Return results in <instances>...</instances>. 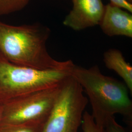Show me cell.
Listing matches in <instances>:
<instances>
[{"mask_svg":"<svg viewBox=\"0 0 132 132\" xmlns=\"http://www.w3.org/2000/svg\"><path fill=\"white\" fill-rule=\"evenodd\" d=\"M104 128L105 132H128L125 128L117 122L114 117L106 120Z\"/></svg>","mask_w":132,"mask_h":132,"instance_id":"cell-12","label":"cell"},{"mask_svg":"<svg viewBox=\"0 0 132 132\" xmlns=\"http://www.w3.org/2000/svg\"><path fill=\"white\" fill-rule=\"evenodd\" d=\"M70 73L87 95L93 110L91 114L97 124L104 127L106 120L116 114L132 124V100L124 83L105 76L97 65L85 68L75 64Z\"/></svg>","mask_w":132,"mask_h":132,"instance_id":"cell-2","label":"cell"},{"mask_svg":"<svg viewBox=\"0 0 132 132\" xmlns=\"http://www.w3.org/2000/svg\"><path fill=\"white\" fill-rule=\"evenodd\" d=\"M71 70H39L19 66L0 53V104L26 94L59 85Z\"/></svg>","mask_w":132,"mask_h":132,"instance_id":"cell-3","label":"cell"},{"mask_svg":"<svg viewBox=\"0 0 132 132\" xmlns=\"http://www.w3.org/2000/svg\"><path fill=\"white\" fill-rule=\"evenodd\" d=\"M30 0H0V16L17 12L23 10Z\"/></svg>","mask_w":132,"mask_h":132,"instance_id":"cell-9","label":"cell"},{"mask_svg":"<svg viewBox=\"0 0 132 132\" xmlns=\"http://www.w3.org/2000/svg\"><path fill=\"white\" fill-rule=\"evenodd\" d=\"M71 76L62 83L60 93L42 132H78L88 98Z\"/></svg>","mask_w":132,"mask_h":132,"instance_id":"cell-5","label":"cell"},{"mask_svg":"<svg viewBox=\"0 0 132 132\" xmlns=\"http://www.w3.org/2000/svg\"><path fill=\"white\" fill-rule=\"evenodd\" d=\"M43 125H0V132H42Z\"/></svg>","mask_w":132,"mask_h":132,"instance_id":"cell-10","label":"cell"},{"mask_svg":"<svg viewBox=\"0 0 132 132\" xmlns=\"http://www.w3.org/2000/svg\"><path fill=\"white\" fill-rule=\"evenodd\" d=\"M103 32L113 37H132V15L126 10L109 3L105 5L104 13L99 24Z\"/></svg>","mask_w":132,"mask_h":132,"instance_id":"cell-7","label":"cell"},{"mask_svg":"<svg viewBox=\"0 0 132 132\" xmlns=\"http://www.w3.org/2000/svg\"><path fill=\"white\" fill-rule=\"evenodd\" d=\"M73 7L66 16L63 24L76 31L99 25L105 5L102 0H71Z\"/></svg>","mask_w":132,"mask_h":132,"instance_id":"cell-6","label":"cell"},{"mask_svg":"<svg viewBox=\"0 0 132 132\" xmlns=\"http://www.w3.org/2000/svg\"><path fill=\"white\" fill-rule=\"evenodd\" d=\"M111 4L116 5L118 7L123 9L125 10L132 12V4L128 3L126 0H110Z\"/></svg>","mask_w":132,"mask_h":132,"instance_id":"cell-13","label":"cell"},{"mask_svg":"<svg viewBox=\"0 0 132 132\" xmlns=\"http://www.w3.org/2000/svg\"><path fill=\"white\" fill-rule=\"evenodd\" d=\"M1 105H0V118H1Z\"/></svg>","mask_w":132,"mask_h":132,"instance_id":"cell-15","label":"cell"},{"mask_svg":"<svg viewBox=\"0 0 132 132\" xmlns=\"http://www.w3.org/2000/svg\"><path fill=\"white\" fill-rule=\"evenodd\" d=\"M81 126L83 132H105L104 128L95 122L92 114L87 111L83 113Z\"/></svg>","mask_w":132,"mask_h":132,"instance_id":"cell-11","label":"cell"},{"mask_svg":"<svg viewBox=\"0 0 132 132\" xmlns=\"http://www.w3.org/2000/svg\"><path fill=\"white\" fill-rule=\"evenodd\" d=\"M103 61L107 68L120 76L132 94V67L126 61L121 52L116 48L109 49L104 53Z\"/></svg>","mask_w":132,"mask_h":132,"instance_id":"cell-8","label":"cell"},{"mask_svg":"<svg viewBox=\"0 0 132 132\" xmlns=\"http://www.w3.org/2000/svg\"><path fill=\"white\" fill-rule=\"evenodd\" d=\"M51 31L40 23L14 26L0 21V53L19 66L39 70H70L71 60L59 61L48 52Z\"/></svg>","mask_w":132,"mask_h":132,"instance_id":"cell-1","label":"cell"},{"mask_svg":"<svg viewBox=\"0 0 132 132\" xmlns=\"http://www.w3.org/2000/svg\"><path fill=\"white\" fill-rule=\"evenodd\" d=\"M127 1L128 3H130V4H132V0H126Z\"/></svg>","mask_w":132,"mask_h":132,"instance_id":"cell-14","label":"cell"},{"mask_svg":"<svg viewBox=\"0 0 132 132\" xmlns=\"http://www.w3.org/2000/svg\"><path fill=\"white\" fill-rule=\"evenodd\" d=\"M62 83L0 104V125L45 124L60 93Z\"/></svg>","mask_w":132,"mask_h":132,"instance_id":"cell-4","label":"cell"}]
</instances>
